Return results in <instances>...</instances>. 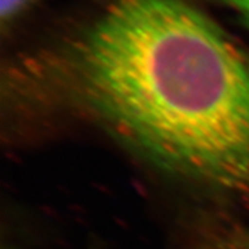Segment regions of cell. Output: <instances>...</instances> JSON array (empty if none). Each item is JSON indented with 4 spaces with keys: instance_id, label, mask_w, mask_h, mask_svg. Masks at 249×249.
I'll return each mask as SVG.
<instances>
[{
    "instance_id": "6da1fadb",
    "label": "cell",
    "mask_w": 249,
    "mask_h": 249,
    "mask_svg": "<svg viewBox=\"0 0 249 249\" xmlns=\"http://www.w3.org/2000/svg\"><path fill=\"white\" fill-rule=\"evenodd\" d=\"M61 62L71 101L160 168L249 195V55L180 0H116Z\"/></svg>"
},
{
    "instance_id": "7a4b0ae2",
    "label": "cell",
    "mask_w": 249,
    "mask_h": 249,
    "mask_svg": "<svg viewBox=\"0 0 249 249\" xmlns=\"http://www.w3.org/2000/svg\"><path fill=\"white\" fill-rule=\"evenodd\" d=\"M35 0H0V19L3 26L13 23Z\"/></svg>"
},
{
    "instance_id": "3957f363",
    "label": "cell",
    "mask_w": 249,
    "mask_h": 249,
    "mask_svg": "<svg viewBox=\"0 0 249 249\" xmlns=\"http://www.w3.org/2000/svg\"><path fill=\"white\" fill-rule=\"evenodd\" d=\"M228 7L234 9L240 17L244 26L249 30V0H220Z\"/></svg>"
},
{
    "instance_id": "277c9868",
    "label": "cell",
    "mask_w": 249,
    "mask_h": 249,
    "mask_svg": "<svg viewBox=\"0 0 249 249\" xmlns=\"http://www.w3.org/2000/svg\"><path fill=\"white\" fill-rule=\"evenodd\" d=\"M230 244L234 249H249V230L236 234Z\"/></svg>"
}]
</instances>
